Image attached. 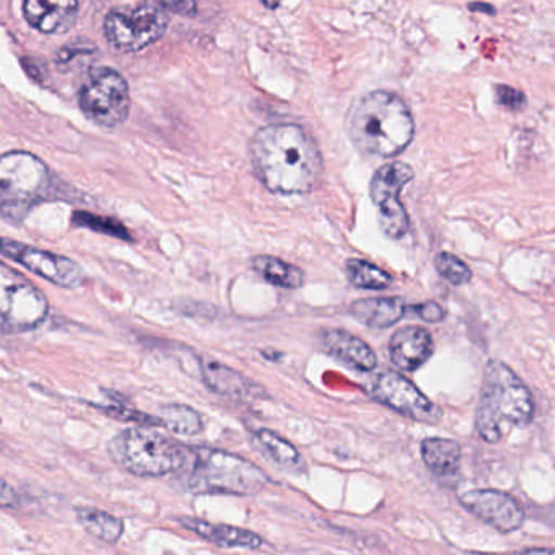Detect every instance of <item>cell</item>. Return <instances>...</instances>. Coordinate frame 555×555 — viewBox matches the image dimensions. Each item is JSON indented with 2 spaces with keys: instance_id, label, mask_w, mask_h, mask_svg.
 <instances>
[{
  "instance_id": "cell-1",
  "label": "cell",
  "mask_w": 555,
  "mask_h": 555,
  "mask_svg": "<svg viewBox=\"0 0 555 555\" xmlns=\"http://www.w3.org/2000/svg\"><path fill=\"white\" fill-rule=\"evenodd\" d=\"M249 151L256 177L271 193L308 194L323 177L320 149L298 125L279 122L259 129Z\"/></svg>"
},
{
  "instance_id": "cell-2",
  "label": "cell",
  "mask_w": 555,
  "mask_h": 555,
  "mask_svg": "<svg viewBox=\"0 0 555 555\" xmlns=\"http://www.w3.org/2000/svg\"><path fill=\"white\" fill-rule=\"evenodd\" d=\"M347 132L362 154L391 158L409 147L415 122L401 96L376 90L353 103L347 116Z\"/></svg>"
},
{
  "instance_id": "cell-3",
  "label": "cell",
  "mask_w": 555,
  "mask_h": 555,
  "mask_svg": "<svg viewBox=\"0 0 555 555\" xmlns=\"http://www.w3.org/2000/svg\"><path fill=\"white\" fill-rule=\"evenodd\" d=\"M534 402L521 378L499 360L487 363L476 411V428L487 443H499L515 427L531 424Z\"/></svg>"
},
{
  "instance_id": "cell-4",
  "label": "cell",
  "mask_w": 555,
  "mask_h": 555,
  "mask_svg": "<svg viewBox=\"0 0 555 555\" xmlns=\"http://www.w3.org/2000/svg\"><path fill=\"white\" fill-rule=\"evenodd\" d=\"M183 470L188 490L199 495H256L269 482L264 470L251 461L216 448H188L186 463L180 473Z\"/></svg>"
},
{
  "instance_id": "cell-5",
  "label": "cell",
  "mask_w": 555,
  "mask_h": 555,
  "mask_svg": "<svg viewBox=\"0 0 555 555\" xmlns=\"http://www.w3.org/2000/svg\"><path fill=\"white\" fill-rule=\"evenodd\" d=\"M112 460L132 476L177 474L186 463L188 448L152 427H131L116 434L106 444Z\"/></svg>"
},
{
  "instance_id": "cell-6",
  "label": "cell",
  "mask_w": 555,
  "mask_h": 555,
  "mask_svg": "<svg viewBox=\"0 0 555 555\" xmlns=\"http://www.w3.org/2000/svg\"><path fill=\"white\" fill-rule=\"evenodd\" d=\"M50 305L40 288L0 262V333L35 330L47 320Z\"/></svg>"
},
{
  "instance_id": "cell-7",
  "label": "cell",
  "mask_w": 555,
  "mask_h": 555,
  "mask_svg": "<svg viewBox=\"0 0 555 555\" xmlns=\"http://www.w3.org/2000/svg\"><path fill=\"white\" fill-rule=\"evenodd\" d=\"M83 115L102 126L118 128L131 112V93L125 77L112 67H96L87 77L79 92Z\"/></svg>"
},
{
  "instance_id": "cell-8",
  "label": "cell",
  "mask_w": 555,
  "mask_h": 555,
  "mask_svg": "<svg viewBox=\"0 0 555 555\" xmlns=\"http://www.w3.org/2000/svg\"><path fill=\"white\" fill-rule=\"evenodd\" d=\"M170 25V15L157 2L138 5V8L116 9L106 15L103 31L106 40L121 51L145 50L157 43Z\"/></svg>"
},
{
  "instance_id": "cell-9",
  "label": "cell",
  "mask_w": 555,
  "mask_h": 555,
  "mask_svg": "<svg viewBox=\"0 0 555 555\" xmlns=\"http://www.w3.org/2000/svg\"><path fill=\"white\" fill-rule=\"evenodd\" d=\"M50 168L30 152L15 151L0 157V197L15 207H31L50 193Z\"/></svg>"
},
{
  "instance_id": "cell-10",
  "label": "cell",
  "mask_w": 555,
  "mask_h": 555,
  "mask_svg": "<svg viewBox=\"0 0 555 555\" xmlns=\"http://www.w3.org/2000/svg\"><path fill=\"white\" fill-rule=\"evenodd\" d=\"M412 178L414 170L405 162H391L373 175L370 196L378 209L379 229L389 238L399 240L409 232L411 223L399 196Z\"/></svg>"
},
{
  "instance_id": "cell-11",
  "label": "cell",
  "mask_w": 555,
  "mask_h": 555,
  "mask_svg": "<svg viewBox=\"0 0 555 555\" xmlns=\"http://www.w3.org/2000/svg\"><path fill=\"white\" fill-rule=\"evenodd\" d=\"M370 392L373 399L412 421L435 424L441 417L440 409L401 373L385 372L376 376Z\"/></svg>"
},
{
  "instance_id": "cell-12",
  "label": "cell",
  "mask_w": 555,
  "mask_h": 555,
  "mask_svg": "<svg viewBox=\"0 0 555 555\" xmlns=\"http://www.w3.org/2000/svg\"><path fill=\"white\" fill-rule=\"evenodd\" d=\"M0 253L60 287L76 288L83 282L82 269L66 256L56 255L47 249L34 248V246L8 238H0Z\"/></svg>"
},
{
  "instance_id": "cell-13",
  "label": "cell",
  "mask_w": 555,
  "mask_h": 555,
  "mask_svg": "<svg viewBox=\"0 0 555 555\" xmlns=\"http://www.w3.org/2000/svg\"><path fill=\"white\" fill-rule=\"evenodd\" d=\"M461 503L467 512L500 532L518 531L525 525V509L508 493L495 489H477L464 493Z\"/></svg>"
},
{
  "instance_id": "cell-14",
  "label": "cell",
  "mask_w": 555,
  "mask_h": 555,
  "mask_svg": "<svg viewBox=\"0 0 555 555\" xmlns=\"http://www.w3.org/2000/svg\"><path fill=\"white\" fill-rule=\"evenodd\" d=\"M434 337L425 327L405 326L389 340L391 362L404 372L421 369L434 353Z\"/></svg>"
},
{
  "instance_id": "cell-15",
  "label": "cell",
  "mask_w": 555,
  "mask_h": 555,
  "mask_svg": "<svg viewBox=\"0 0 555 555\" xmlns=\"http://www.w3.org/2000/svg\"><path fill=\"white\" fill-rule=\"evenodd\" d=\"M321 344L324 350L331 356L336 357L340 362L346 363L350 369L357 372H372L378 365L375 352L372 347L343 330H327L321 336Z\"/></svg>"
},
{
  "instance_id": "cell-16",
  "label": "cell",
  "mask_w": 555,
  "mask_h": 555,
  "mask_svg": "<svg viewBox=\"0 0 555 555\" xmlns=\"http://www.w3.org/2000/svg\"><path fill=\"white\" fill-rule=\"evenodd\" d=\"M79 2H48L28 0L24 4L25 18L31 27L43 34H66L74 27L79 14Z\"/></svg>"
},
{
  "instance_id": "cell-17",
  "label": "cell",
  "mask_w": 555,
  "mask_h": 555,
  "mask_svg": "<svg viewBox=\"0 0 555 555\" xmlns=\"http://www.w3.org/2000/svg\"><path fill=\"white\" fill-rule=\"evenodd\" d=\"M201 375L204 383L214 392L233 399H258L266 396L264 389L259 388L258 383L251 382L248 376L242 375L236 370L229 369L214 360H203Z\"/></svg>"
},
{
  "instance_id": "cell-18",
  "label": "cell",
  "mask_w": 555,
  "mask_h": 555,
  "mask_svg": "<svg viewBox=\"0 0 555 555\" xmlns=\"http://www.w3.org/2000/svg\"><path fill=\"white\" fill-rule=\"evenodd\" d=\"M181 526L201 538L207 539L220 547L259 548L262 538L249 529L236 528V526L219 525V522L206 521V519L183 516L178 519Z\"/></svg>"
},
{
  "instance_id": "cell-19",
  "label": "cell",
  "mask_w": 555,
  "mask_h": 555,
  "mask_svg": "<svg viewBox=\"0 0 555 555\" xmlns=\"http://www.w3.org/2000/svg\"><path fill=\"white\" fill-rule=\"evenodd\" d=\"M405 307L401 298H365L350 305L349 313L366 326L385 330L405 317Z\"/></svg>"
},
{
  "instance_id": "cell-20",
  "label": "cell",
  "mask_w": 555,
  "mask_h": 555,
  "mask_svg": "<svg viewBox=\"0 0 555 555\" xmlns=\"http://www.w3.org/2000/svg\"><path fill=\"white\" fill-rule=\"evenodd\" d=\"M422 460L430 473L438 477L453 476L460 469L461 451L460 443L450 438H425L421 443Z\"/></svg>"
},
{
  "instance_id": "cell-21",
  "label": "cell",
  "mask_w": 555,
  "mask_h": 555,
  "mask_svg": "<svg viewBox=\"0 0 555 555\" xmlns=\"http://www.w3.org/2000/svg\"><path fill=\"white\" fill-rule=\"evenodd\" d=\"M76 513L83 529L99 541L116 544L125 534L122 519L105 509L95 508V506H80Z\"/></svg>"
},
{
  "instance_id": "cell-22",
  "label": "cell",
  "mask_w": 555,
  "mask_h": 555,
  "mask_svg": "<svg viewBox=\"0 0 555 555\" xmlns=\"http://www.w3.org/2000/svg\"><path fill=\"white\" fill-rule=\"evenodd\" d=\"M253 269L275 287L294 291V288L304 287L305 284V272L298 266L282 261L274 256H258L253 259Z\"/></svg>"
},
{
  "instance_id": "cell-23",
  "label": "cell",
  "mask_w": 555,
  "mask_h": 555,
  "mask_svg": "<svg viewBox=\"0 0 555 555\" xmlns=\"http://www.w3.org/2000/svg\"><path fill=\"white\" fill-rule=\"evenodd\" d=\"M158 422L162 427L175 435L193 437L201 434L204 428L203 417L196 409L186 404H165L158 409Z\"/></svg>"
},
{
  "instance_id": "cell-24",
  "label": "cell",
  "mask_w": 555,
  "mask_h": 555,
  "mask_svg": "<svg viewBox=\"0 0 555 555\" xmlns=\"http://www.w3.org/2000/svg\"><path fill=\"white\" fill-rule=\"evenodd\" d=\"M256 441L259 447L269 454L271 460H274L279 466L284 467L287 470H300L304 467V457H301L300 451L297 447L285 440L281 435L275 431L262 428V430L256 431Z\"/></svg>"
},
{
  "instance_id": "cell-25",
  "label": "cell",
  "mask_w": 555,
  "mask_h": 555,
  "mask_svg": "<svg viewBox=\"0 0 555 555\" xmlns=\"http://www.w3.org/2000/svg\"><path fill=\"white\" fill-rule=\"evenodd\" d=\"M346 274L350 284L365 291H385L392 284L388 272L363 259H349L346 262Z\"/></svg>"
},
{
  "instance_id": "cell-26",
  "label": "cell",
  "mask_w": 555,
  "mask_h": 555,
  "mask_svg": "<svg viewBox=\"0 0 555 555\" xmlns=\"http://www.w3.org/2000/svg\"><path fill=\"white\" fill-rule=\"evenodd\" d=\"M74 223L86 227V229L95 230V232L105 233V235L116 236V238L131 240L128 229L122 223L108 219V217L79 210V212L74 214Z\"/></svg>"
},
{
  "instance_id": "cell-27",
  "label": "cell",
  "mask_w": 555,
  "mask_h": 555,
  "mask_svg": "<svg viewBox=\"0 0 555 555\" xmlns=\"http://www.w3.org/2000/svg\"><path fill=\"white\" fill-rule=\"evenodd\" d=\"M435 268L440 272L441 278L447 279L453 285L467 284L473 278L469 266L450 253H440L435 258Z\"/></svg>"
},
{
  "instance_id": "cell-28",
  "label": "cell",
  "mask_w": 555,
  "mask_h": 555,
  "mask_svg": "<svg viewBox=\"0 0 555 555\" xmlns=\"http://www.w3.org/2000/svg\"><path fill=\"white\" fill-rule=\"evenodd\" d=\"M405 311H411V314L427 321V323H438V321H443L444 317H447L443 307L438 305L437 301H427V304L405 307Z\"/></svg>"
},
{
  "instance_id": "cell-29",
  "label": "cell",
  "mask_w": 555,
  "mask_h": 555,
  "mask_svg": "<svg viewBox=\"0 0 555 555\" xmlns=\"http://www.w3.org/2000/svg\"><path fill=\"white\" fill-rule=\"evenodd\" d=\"M496 102L508 109H521L526 105V96L512 87L500 86L496 89Z\"/></svg>"
},
{
  "instance_id": "cell-30",
  "label": "cell",
  "mask_w": 555,
  "mask_h": 555,
  "mask_svg": "<svg viewBox=\"0 0 555 555\" xmlns=\"http://www.w3.org/2000/svg\"><path fill=\"white\" fill-rule=\"evenodd\" d=\"M162 8L170 14L186 15L194 17L197 14V5L194 2H160Z\"/></svg>"
},
{
  "instance_id": "cell-31",
  "label": "cell",
  "mask_w": 555,
  "mask_h": 555,
  "mask_svg": "<svg viewBox=\"0 0 555 555\" xmlns=\"http://www.w3.org/2000/svg\"><path fill=\"white\" fill-rule=\"evenodd\" d=\"M17 503L18 495L14 487L5 482L4 479H0V508H12V506L17 505Z\"/></svg>"
},
{
  "instance_id": "cell-32",
  "label": "cell",
  "mask_w": 555,
  "mask_h": 555,
  "mask_svg": "<svg viewBox=\"0 0 555 555\" xmlns=\"http://www.w3.org/2000/svg\"><path fill=\"white\" fill-rule=\"evenodd\" d=\"M521 555H555L552 548H531V551L522 552Z\"/></svg>"
},
{
  "instance_id": "cell-33",
  "label": "cell",
  "mask_w": 555,
  "mask_h": 555,
  "mask_svg": "<svg viewBox=\"0 0 555 555\" xmlns=\"http://www.w3.org/2000/svg\"><path fill=\"white\" fill-rule=\"evenodd\" d=\"M469 9H470V11H477V12L483 11V12H486L487 15L495 14V9L490 8V5H486V4L469 5Z\"/></svg>"
},
{
  "instance_id": "cell-34",
  "label": "cell",
  "mask_w": 555,
  "mask_h": 555,
  "mask_svg": "<svg viewBox=\"0 0 555 555\" xmlns=\"http://www.w3.org/2000/svg\"><path fill=\"white\" fill-rule=\"evenodd\" d=\"M262 5H264V8H271V9L279 8V4H266V2H262Z\"/></svg>"
}]
</instances>
